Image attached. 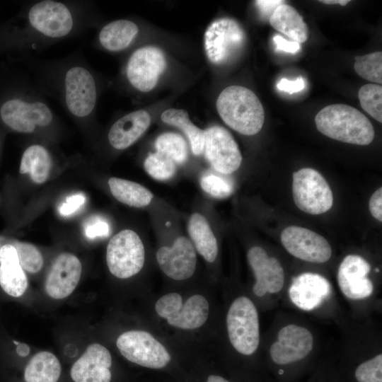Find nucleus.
Wrapping results in <instances>:
<instances>
[{
	"label": "nucleus",
	"instance_id": "obj_18",
	"mask_svg": "<svg viewBox=\"0 0 382 382\" xmlns=\"http://www.w3.org/2000/svg\"><path fill=\"white\" fill-rule=\"evenodd\" d=\"M248 260L256 279L253 289L256 296L277 293L282 289L284 270L276 257H269L263 248L255 246L249 250Z\"/></svg>",
	"mask_w": 382,
	"mask_h": 382
},
{
	"label": "nucleus",
	"instance_id": "obj_37",
	"mask_svg": "<svg viewBox=\"0 0 382 382\" xmlns=\"http://www.w3.org/2000/svg\"><path fill=\"white\" fill-rule=\"evenodd\" d=\"M200 185L204 192L216 198H226L233 190L230 181L213 173L204 175L200 179Z\"/></svg>",
	"mask_w": 382,
	"mask_h": 382
},
{
	"label": "nucleus",
	"instance_id": "obj_39",
	"mask_svg": "<svg viewBox=\"0 0 382 382\" xmlns=\"http://www.w3.org/2000/svg\"><path fill=\"white\" fill-rule=\"evenodd\" d=\"M85 202L86 197L82 193L69 195L59 206V214L63 216H69L81 209Z\"/></svg>",
	"mask_w": 382,
	"mask_h": 382
},
{
	"label": "nucleus",
	"instance_id": "obj_27",
	"mask_svg": "<svg viewBox=\"0 0 382 382\" xmlns=\"http://www.w3.org/2000/svg\"><path fill=\"white\" fill-rule=\"evenodd\" d=\"M61 374V364L57 357L47 351L35 354L24 369L25 382H57Z\"/></svg>",
	"mask_w": 382,
	"mask_h": 382
},
{
	"label": "nucleus",
	"instance_id": "obj_28",
	"mask_svg": "<svg viewBox=\"0 0 382 382\" xmlns=\"http://www.w3.org/2000/svg\"><path fill=\"white\" fill-rule=\"evenodd\" d=\"M188 233L198 253L209 262L218 254L217 241L207 219L200 214H193L189 221Z\"/></svg>",
	"mask_w": 382,
	"mask_h": 382
},
{
	"label": "nucleus",
	"instance_id": "obj_2",
	"mask_svg": "<svg viewBox=\"0 0 382 382\" xmlns=\"http://www.w3.org/2000/svg\"><path fill=\"white\" fill-rule=\"evenodd\" d=\"M216 109L223 121L242 134H256L264 124L261 102L251 90L243 86L224 88L217 98Z\"/></svg>",
	"mask_w": 382,
	"mask_h": 382
},
{
	"label": "nucleus",
	"instance_id": "obj_5",
	"mask_svg": "<svg viewBox=\"0 0 382 382\" xmlns=\"http://www.w3.org/2000/svg\"><path fill=\"white\" fill-rule=\"evenodd\" d=\"M0 118L10 129L24 134L48 127L54 122L51 108L35 97L13 98L0 107Z\"/></svg>",
	"mask_w": 382,
	"mask_h": 382
},
{
	"label": "nucleus",
	"instance_id": "obj_35",
	"mask_svg": "<svg viewBox=\"0 0 382 382\" xmlns=\"http://www.w3.org/2000/svg\"><path fill=\"white\" fill-rule=\"evenodd\" d=\"M145 170L153 178L166 180L175 173V163L164 154L156 152L150 154L144 163Z\"/></svg>",
	"mask_w": 382,
	"mask_h": 382
},
{
	"label": "nucleus",
	"instance_id": "obj_40",
	"mask_svg": "<svg viewBox=\"0 0 382 382\" xmlns=\"http://www.w3.org/2000/svg\"><path fill=\"white\" fill-rule=\"evenodd\" d=\"M305 87L306 82L301 76L298 77L295 81L282 78L277 84V88L279 91L289 93V94L300 92Z\"/></svg>",
	"mask_w": 382,
	"mask_h": 382
},
{
	"label": "nucleus",
	"instance_id": "obj_22",
	"mask_svg": "<svg viewBox=\"0 0 382 382\" xmlns=\"http://www.w3.org/2000/svg\"><path fill=\"white\" fill-rule=\"evenodd\" d=\"M4 236L0 248V288L7 296L20 298L27 291L28 282L14 246Z\"/></svg>",
	"mask_w": 382,
	"mask_h": 382
},
{
	"label": "nucleus",
	"instance_id": "obj_14",
	"mask_svg": "<svg viewBox=\"0 0 382 382\" xmlns=\"http://www.w3.org/2000/svg\"><path fill=\"white\" fill-rule=\"evenodd\" d=\"M212 167L221 174H230L240 167L242 156L230 132L220 126L204 130V150Z\"/></svg>",
	"mask_w": 382,
	"mask_h": 382
},
{
	"label": "nucleus",
	"instance_id": "obj_17",
	"mask_svg": "<svg viewBox=\"0 0 382 382\" xmlns=\"http://www.w3.org/2000/svg\"><path fill=\"white\" fill-rule=\"evenodd\" d=\"M156 260L168 277L179 281L192 277L197 264L194 246L185 237L178 238L170 247L160 248L156 253Z\"/></svg>",
	"mask_w": 382,
	"mask_h": 382
},
{
	"label": "nucleus",
	"instance_id": "obj_11",
	"mask_svg": "<svg viewBox=\"0 0 382 382\" xmlns=\"http://www.w3.org/2000/svg\"><path fill=\"white\" fill-rule=\"evenodd\" d=\"M245 33L235 20L223 18L212 23L204 33V49L209 60L216 64L231 60L241 50Z\"/></svg>",
	"mask_w": 382,
	"mask_h": 382
},
{
	"label": "nucleus",
	"instance_id": "obj_4",
	"mask_svg": "<svg viewBox=\"0 0 382 382\" xmlns=\"http://www.w3.org/2000/svg\"><path fill=\"white\" fill-rule=\"evenodd\" d=\"M229 340L232 346L243 355L253 354L260 342L259 318L253 301L240 296L231 303L226 316Z\"/></svg>",
	"mask_w": 382,
	"mask_h": 382
},
{
	"label": "nucleus",
	"instance_id": "obj_8",
	"mask_svg": "<svg viewBox=\"0 0 382 382\" xmlns=\"http://www.w3.org/2000/svg\"><path fill=\"white\" fill-rule=\"evenodd\" d=\"M293 198L296 207L310 214H320L332 206V190L317 170L303 168L293 173Z\"/></svg>",
	"mask_w": 382,
	"mask_h": 382
},
{
	"label": "nucleus",
	"instance_id": "obj_7",
	"mask_svg": "<svg viewBox=\"0 0 382 382\" xmlns=\"http://www.w3.org/2000/svg\"><path fill=\"white\" fill-rule=\"evenodd\" d=\"M145 260L144 247L138 234L125 229L115 235L109 241L106 262L112 274L127 279L137 274Z\"/></svg>",
	"mask_w": 382,
	"mask_h": 382
},
{
	"label": "nucleus",
	"instance_id": "obj_9",
	"mask_svg": "<svg viewBox=\"0 0 382 382\" xmlns=\"http://www.w3.org/2000/svg\"><path fill=\"white\" fill-rule=\"evenodd\" d=\"M155 310L169 325L180 329L193 330L201 327L207 320L209 303L203 296L195 294L183 304L179 294L169 293L156 301Z\"/></svg>",
	"mask_w": 382,
	"mask_h": 382
},
{
	"label": "nucleus",
	"instance_id": "obj_25",
	"mask_svg": "<svg viewBox=\"0 0 382 382\" xmlns=\"http://www.w3.org/2000/svg\"><path fill=\"white\" fill-rule=\"evenodd\" d=\"M269 21L275 30L295 42H304L308 39V30L302 16L294 8L286 4L277 6Z\"/></svg>",
	"mask_w": 382,
	"mask_h": 382
},
{
	"label": "nucleus",
	"instance_id": "obj_12",
	"mask_svg": "<svg viewBox=\"0 0 382 382\" xmlns=\"http://www.w3.org/2000/svg\"><path fill=\"white\" fill-rule=\"evenodd\" d=\"M313 338L306 328L291 324L280 329L277 340L270 347V354L277 366V375L281 377L284 366L304 359L312 350Z\"/></svg>",
	"mask_w": 382,
	"mask_h": 382
},
{
	"label": "nucleus",
	"instance_id": "obj_24",
	"mask_svg": "<svg viewBox=\"0 0 382 382\" xmlns=\"http://www.w3.org/2000/svg\"><path fill=\"white\" fill-rule=\"evenodd\" d=\"M139 32L137 25L126 19L113 21L104 25L98 34L100 46L110 52L127 48Z\"/></svg>",
	"mask_w": 382,
	"mask_h": 382
},
{
	"label": "nucleus",
	"instance_id": "obj_32",
	"mask_svg": "<svg viewBox=\"0 0 382 382\" xmlns=\"http://www.w3.org/2000/svg\"><path fill=\"white\" fill-rule=\"evenodd\" d=\"M16 248L22 268L30 273L38 272L43 266V257L38 249L31 243L5 238Z\"/></svg>",
	"mask_w": 382,
	"mask_h": 382
},
{
	"label": "nucleus",
	"instance_id": "obj_41",
	"mask_svg": "<svg viewBox=\"0 0 382 382\" xmlns=\"http://www.w3.org/2000/svg\"><path fill=\"white\" fill-rule=\"evenodd\" d=\"M272 40L277 51L294 54L301 50V45L299 42L289 41L279 35H274Z\"/></svg>",
	"mask_w": 382,
	"mask_h": 382
},
{
	"label": "nucleus",
	"instance_id": "obj_13",
	"mask_svg": "<svg viewBox=\"0 0 382 382\" xmlns=\"http://www.w3.org/2000/svg\"><path fill=\"white\" fill-rule=\"evenodd\" d=\"M166 66L163 52L157 47L146 46L137 49L130 56L126 66V76L134 88L148 92L155 87Z\"/></svg>",
	"mask_w": 382,
	"mask_h": 382
},
{
	"label": "nucleus",
	"instance_id": "obj_36",
	"mask_svg": "<svg viewBox=\"0 0 382 382\" xmlns=\"http://www.w3.org/2000/svg\"><path fill=\"white\" fill-rule=\"evenodd\" d=\"M356 382H382V354L366 360L354 369Z\"/></svg>",
	"mask_w": 382,
	"mask_h": 382
},
{
	"label": "nucleus",
	"instance_id": "obj_29",
	"mask_svg": "<svg viewBox=\"0 0 382 382\" xmlns=\"http://www.w3.org/2000/svg\"><path fill=\"white\" fill-rule=\"evenodd\" d=\"M108 185L112 195L120 202L134 207L147 206L153 194L141 185L118 178H110Z\"/></svg>",
	"mask_w": 382,
	"mask_h": 382
},
{
	"label": "nucleus",
	"instance_id": "obj_31",
	"mask_svg": "<svg viewBox=\"0 0 382 382\" xmlns=\"http://www.w3.org/2000/svg\"><path fill=\"white\" fill-rule=\"evenodd\" d=\"M156 151L170 158L175 163L181 164L187 158V147L183 137L168 132L161 134L156 140Z\"/></svg>",
	"mask_w": 382,
	"mask_h": 382
},
{
	"label": "nucleus",
	"instance_id": "obj_16",
	"mask_svg": "<svg viewBox=\"0 0 382 382\" xmlns=\"http://www.w3.org/2000/svg\"><path fill=\"white\" fill-rule=\"evenodd\" d=\"M370 270L369 263L361 256L347 255L337 272V282L342 294L354 300L370 296L374 291L372 282L368 277Z\"/></svg>",
	"mask_w": 382,
	"mask_h": 382
},
{
	"label": "nucleus",
	"instance_id": "obj_6",
	"mask_svg": "<svg viewBox=\"0 0 382 382\" xmlns=\"http://www.w3.org/2000/svg\"><path fill=\"white\" fill-rule=\"evenodd\" d=\"M63 96L66 110L79 119L88 117L94 111L98 97L95 77L85 66H69L63 78Z\"/></svg>",
	"mask_w": 382,
	"mask_h": 382
},
{
	"label": "nucleus",
	"instance_id": "obj_21",
	"mask_svg": "<svg viewBox=\"0 0 382 382\" xmlns=\"http://www.w3.org/2000/svg\"><path fill=\"white\" fill-rule=\"evenodd\" d=\"M330 290V284L324 277L316 273L304 272L293 278L289 296L299 308L311 311L323 303Z\"/></svg>",
	"mask_w": 382,
	"mask_h": 382
},
{
	"label": "nucleus",
	"instance_id": "obj_38",
	"mask_svg": "<svg viewBox=\"0 0 382 382\" xmlns=\"http://www.w3.org/2000/svg\"><path fill=\"white\" fill-rule=\"evenodd\" d=\"M84 231L90 239L107 237L110 233V226L105 220L95 218L86 224Z\"/></svg>",
	"mask_w": 382,
	"mask_h": 382
},
{
	"label": "nucleus",
	"instance_id": "obj_26",
	"mask_svg": "<svg viewBox=\"0 0 382 382\" xmlns=\"http://www.w3.org/2000/svg\"><path fill=\"white\" fill-rule=\"evenodd\" d=\"M52 168V158L42 145L32 144L23 152L19 172L28 174L33 182L38 184L47 180Z\"/></svg>",
	"mask_w": 382,
	"mask_h": 382
},
{
	"label": "nucleus",
	"instance_id": "obj_15",
	"mask_svg": "<svg viewBox=\"0 0 382 382\" xmlns=\"http://www.w3.org/2000/svg\"><path fill=\"white\" fill-rule=\"evenodd\" d=\"M281 241L291 255L307 262L324 263L332 255L331 247L323 236L303 227L285 228L281 233Z\"/></svg>",
	"mask_w": 382,
	"mask_h": 382
},
{
	"label": "nucleus",
	"instance_id": "obj_44",
	"mask_svg": "<svg viewBox=\"0 0 382 382\" xmlns=\"http://www.w3.org/2000/svg\"><path fill=\"white\" fill-rule=\"evenodd\" d=\"M12 342L16 345V354L22 357H25L30 353V347L28 345L12 340Z\"/></svg>",
	"mask_w": 382,
	"mask_h": 382
},
{
	"label": "nucleus",
	"instance_id": "obj_33",
	"mask_svg": "<svg viewBox=\"0 0 382 382\" xmlns=\"http://www.w3.org/2000/svg\"><path fill=\"white\" fill-rule=\"evenodd\" d=\"M354 70L361 78L382 83V52H376L355 57Z\"/></svg>",
	"mask_w": 382,
	"mask_h": 382
},
{
	"label": "nucleus",
	"instance_id": "obj_10",
	"mask_svg": "<svg viewBox=\"0 0 382 382\" xmlns=\"http://www.w3.org/2000/svg\"><path fill=\"white\" fill-rule=\"evenodd\" d=\"M121 354L129 361L149 369H161L170 361L165 347L150 333L144 330H129L117 339Z\"/></svg>",
	"mask_w": 382,
	"mask_h": 382
},
{
	"label": "nucleus",
	"instance_id": "obj_30",
	"mask_svg": "<svg viewBox=\"0 0 382 382\" xmlns=\"http://www.w3.org/2000/svg\"><path fill=\"white\" fill-rule=\"evenodd\" d=\"M163 122L178 127L186 135L191 145L193 154L200 155L204 150V130L195 126L189 119L186 111L170 108L161 115Z\"/></svg>",
	"mask_w": 382,
	"mask_h": 382
},
{
	"label": "nucleus",
	"instance_id": "obj_42",
	"mask_svg": "<svg viewBox=\"0 0 382 382\" xmlns=\"http://www.w3.org/2000/svg\"><path fill=\"white\" fill-rule=\"evenodd\" d=\"M382 188L379 187L371 195L369 207L373 217L381 222L382 221Z\"/></svg>",
	"mask_w": 382,
	"mask_h": 382
},
{
	"label": "nucleus",
	"instance_id": "obj_3",
	"mask_svg": "<svg viewBox=\"0 0 382 382\" xmlns=\"http://www.w3.org/2000/svg\"><path fill=\"white\" fill-rule=\"evenodd\" d=\"M27 21L31 33L54 40L69 36L76 27V18L66 4L44 0L30 6Z\"/></svg>",
	"mask_w": 382,
	"mask_h": 382
},
{
	"label": "nucleus",
	"instance_id": "obj_23",
	"mask_svg": "<svg viewBox=\"0 0 382 382\" xmlns=\"http://www.w3.org/2000/svg\"><path fill=\"white\" fill-rule=\"evenodd\" d=\"M151 117L144 110L131 112L118 119L110 127L108 139L112 147L123 150L132 145L148 129Z\"/></svg>",
	"mask_w": 382,
	"mask_h": 382
},
{
	"label": "nucleus",
	"instance_id": "obj_34",
	"mask_svg": "<svg viewBox=\"0 0 382 382\" xmlns=\"http://www.w3.org/2000/svg\"><path fill=\"white\" fill-rule=\"evenodd\" d=\"M358 97L361 108L379 122H382V86L368 83L360 88Z\"/></svg>",
	"mask_w": 382,
	"mask_h": 382
},
{
	"label": "nucleus",
	"instance_id": "obj_20",
	"mask_svg": "<svg viewBox=\"0 0 382 382\" xmlns=\"http://www.w3.org/2000/svg\"><path fill=\"white\" fill-rule=\"evenodd\" d=\"M112 357L103 345L93 343L74 363L70 375L74 382H110Z\"/></svg>",
	"mask_w": 382,
	"mask_h": 382
},
{
	"label": "nucleus",
	"instance_id": "obj_1",
	"mask_svg": "<svg viewBox=\"0 0 382 382\" xmlns=\"http://www.w3.org/2000/svg\"><path fill=\"white\" fill-rule=\"evenodd\" d=\"M315 122L320 133L342 142L368 145L374 138V129L369 120L348 105L325 107L317 113Z\"/></svg>",
	"mask_w": 382,
	"mask_h": 382
},
{
	"label": "nucleus",
	"instance_id": "obj_43",
	"mask_svg": "<svg viewBox=\"0 0 382 382\" xmlns=\"http://www.w3.org/2000/svg\"><path fill=\"white\" fill-rule=\"evenodd\" d=\"M284 2L282 0H258L255 1V4L260 13L265 17H269L270 18L277 6L284 4Z\"/></svg>",
	"mask_w": 382,
	"mask_h": 382
},
{
	"label": "nucleus",
	"instance_id": "obj_45",
	"mask_svg": "<svg viewBox=\"0 0 382 382\" xmlns=\"http://www.w3.org/2000/svg\"><path fill=\"white\" fill-rule=\"evenodd\" d=\"M320 2L326 4H339L341 6L347 5L349 1V0H323Z\"/></svg>",
	"mask_w": 382,
	"mask_h": 382
},
{
	"label": "nucleus",
	"instance_id": "obj_19",
	"mask_svg": "<svg viewBox=\"0 0 382 382\" xmlns=\"http://www.w3.org/2000/svg\"><path fill=\"white\" fill-rule=\"evenodd\" d=\"M81 272V263L76 255L69 253L59 255L47 276L46 293L54 299L67 297L76 289Z\"/></svg>",
	"mask_w": 382,
	"mask_h": 382
}]
</instances>
